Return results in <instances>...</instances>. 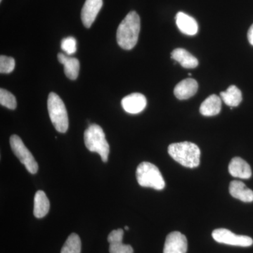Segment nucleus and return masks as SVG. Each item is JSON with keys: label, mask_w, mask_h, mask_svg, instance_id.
Returning <instances> with one entry per match:
<instances>
[{"label": "nucleus", "mask_w": 253, "mask_h": 253, "mask_svg": "<svg viewBox=\"0 0 253 253\" xmlns=\"http://www.w3.org/2000/svg\"><path fill=\"white\" fill-rule=\"evenodd\" d=\"M15 68V60L10 56H0V73H10L14 71Z\"/></svg>", "instance_id": "nucleus-24"}, {"label": "nucleus", "mask_w": 253, "mask_h": 253, "mask_svg": "<svg viewBox=\"0 0 253 253\" xmlns=\"http://www.w3.org/2000/svg\"><path fill=\"white\" fill-rule=\"evenodd\" d=\"M81 240L78 234L73 233L68 236L67 240L61 249V253H81Z\"/></svg>", "instance_id": "nucleus-21"}, {"label": "nucleus", "mask_w": 253, "mask_h": 253, "mask_svg": "<svg viewBox=\"0 0 253 253\" xmlns=\"http://www.w3.org/2000/svg\"><path fill=\"white\" fill-rule=\"evenodd\" d=\"M124 231L122 229H116L110 233L108 236L110 253H134L130 245L123 244Z\"/></svg>", "instance_id": "nucleus-11"}, {"label": "nucleus", "mask_w": 253, "mask_h": 253, "mask_svg": "<svg viewBox=\"0 0 253 253\" xmlns=\"http://www.w3.org/2000/svg\"><path fill=\"white\" fill-rule=\"evenodd\" d=\"M248 39L250 44L253 46V24L249 28V32H248Z\"/></svg>", "instance_id": "nucleus-25"}, {"label": "nucleus", "mask_w": 253, "mask_h": 253, "mask_svg": "<svg viewBox=\"0 0 253 253\" xmlns=\"http://www.w3.org/2000/svg\"><path fill=\"white\" fill-rule=\"evenodd\" d=\"M221 109V99L217 95L212 94L205 100L200 107V113L204 116L219 114Z\"/></svg>", "instance_id": "nucleus-18"}, {"label": "nucleus", "mask_w": 253, "mask_h": 253, "mask_svg": "<svg viewBox=\"0 0 253 253\" xmlns=\"http://www.w3.org/2000/svg\"><path fill=\"white\" fill-rule=\"evenodd\" d=\"M140 18L136 11H130L118 26V44L123 49L130 50L135 46L140 32Z\"/></svg>", "instance_id": "nucleus-1"}, {"label": "nucleus", "mask_w": 253, "mask_h": 253, "mask_svg": "<svg viewBox=\"0 0 253 253\" xmlns=\"http://www.w3.org/2000/svg\"><path fill=\"white\" fill-rule=\"evenodd\" d=\"M61 48L68 56L74 54L77 51V41L73 37H68L61 41Z\"/></svg>", "instance_id": "nucleus-23"}, {"label": "nucleus", "mask_w": 253, "mask_h": 253, "mask_svg": "<svg viewBox=\"0 0 253 253\" xmlns=\"http://www.w3.org/2000/svg\"><path fill=\"white\" fill-rule=\"evenodd\" d=\"M125 229H126V230H129V227L126 226V227H125Z\"/></svg>", "instance_id": "nucleus-26"}, {"label": "nucleus", "mask_w": 253, "mask_h": 253, "mask_svg": "<svg viewBox=\"0 0 253 253\" xmlns=\"http://www.w3.org/2000/svg\"><path fill=\"white\" fill-rule=\"evenodd\" d=\"M103 6V0H86L81 11V19L86 28L91 27Z\"/></svg>", "instance_id": "nucleus-10"}, {"label": "nucleus", "mask_w": 253, "mask_h": 253, "mask_svg": "<svg viewBox=\"0 0 253 253\" xmlns=\"http://www.w3.org/2000/svg\"><path fill=\"white\" fill-rule=\"evenodd\" d=\"M199 84L193 78H186L176 84L174 94L179 100H185L192 97L197 92Z\"/></svg>", "instance_id": "nucleus-12"}, {"label": "nucleus", "mask_w": 253, "mask_h": 253, "mask_svg": "<svg viewBox=\"0 0 253 253\" xmlns=\"http://www.w3.org/2000/svg\"><path fill=\"white\" fill-rule=\"evenodd\" d=\"M0 104L11 110L16 109L17 103L14 95L4 89H0Z\"/></svg>", "instance_id": "nucleus-22"}, {"label": "nucleus", "mask_w": 253, "mask_h": 253, "mask_svg": "<svg viewBox=\"0 0 253 253\" xmlns=\"http://www.w3.org/2000/svg\"><path fill=\"white\" fill-rule=\"evenodd\" d=\"M171 58L185 68H195L199 65V61L194 56L181 48L173 50Z\"/></svg>", "instance_id": "nucleus-17"}, {"label": "nucleus", "mask_w": 253, "mask_h": 253, "mask_svg": "<svg viewBox=\"0 0 253 253\" xmlns=\"http://www.w3.org/2000/svg\"><path fill=\"white\" fill-rule=\"evenodd\" d=\"M221 99L227 106L236 107L242 101V93L235 85H231L226 91L220 93Z\"/></svg>", "instance_id": "nucleus-20"}, {"label": "nucleus", "mask_w": 253, "mask_h": 253, "mask_svg": "<svg viewBox=\"0 0 253 253\" xmlns=\"http://www.w3.org/2000/svg\"><path fill=\"white\" fill-rule=\"evenodd\" d=\"M86 148L91 152L97 153L103 162H107L110 153V146L106 141L102 128L96 124L90 125L84 134Z\"/></svg>", "instance_id": "nucleus-3"}, {"label": "nucleus", "mask_w": 253, "mask_h": 253, "mask_svg": "<svg viewBox=\"0 0 253 253\" xmlns=\"http://www.w3.org/2000/svg\"><path fill=\"white\" fill-rule=\"evenodd\" d=\"M58 60L64 66L66 76L72 81L77 79L80 71V62L78 59L59 53L58 54Z\"/></svg>", "instance_id": "nucleus-16"}, {"label": "nucleus", "mask_w": 253, "mask_h": 253, "mask_svg": "<svg viewBox=\"0 0 253 253\" xmlns=\"http://www.w3.org/2000/svg\"><path fill=\"white\" fill-rule=\"evenodd\" d=\"M212 236L214 241L219 244L241 247H249L253 244V240L249 236L236 235L226 229H215L213 231Z\"/></svg>", "instance_id": "nucleus-7"}, {"label": "nucleus", "mask_w": 253, "mask_h": 253, "mask_svg": "<svg viewBox=\"0 0 253 253\" xmlns=\"http://www.w3.org/2000/svg\"><path fill=\"white\" fill-rule=\"evenodd\" d=\"M229 193L232 197L239 199L244 203L253 201V191L249 189L244 182L241 181H231L229 185Z\"/></svg>", "instance_id": "nucleus-15"}, {"label": "nucleus", "mask_w": 253, "mask_h": 253, "mask_svg": "<svg viewBox=\"0 0 253 253\" xmlns=\"http://www.w3.org/2000/svg\"><path fill=\"white\" fill-rule=\"evenodd\" d=\"M47 109L50 119L55 129L61 133H65L68 129V116L66 106L56 93H50L48 96Z\"/></svg>", "instance_id": "nucleus-4"}, {"label": "nucleus", "mask_w": 253, "mask_h": 253, "mask_svg": "<svg viewBox=\"0 0 253 253\" xmlns=\"http://www.w3.org/2000/svg\"><path fill=\"white\" fill-rule=\"evenodd\" d=\"M121 104L126 113L137 114L144 111L147 101L144 95L140 93H133L123 98Z\"/></svg>", "instance_id": "nucleus-9"}, {"label": "nucleus", "mask_w": 253, "mask_h": 253, "mask_svg": "<svg viewBox=\"0 0 253 253\" xmlns=\"http://www.w3.org/2000/svg\"><path fill=\"white\" fill-rule=\"evenodd\" d=\"M49 201L45 193L43 191H37L35 195L34 209L33 214L37 218H42L49 211Z\"/></svg>", "instance_id": "nucleus-19"}, {"label": "nucleus", "mask_w": 253, "mask_h": 253, "mask_svg": "<svg viewBox=\"0 0 253 253\" xmlns=\"http://www.w3.org/2000/svg\"><path fill=\"white\" fill-rule=\"evenodd\" d=\"M187 249L186 236L179 231H173L166 237L163 253H186Z\"/></svg>", "instance_id": "nucleus-8"}, {"label": "nucleus", "mask_w": 253, "mask_h": 253, "mask_svg": "<svg viewBox=\"0 0 253 253\" xmlns=\"http://www.w3.org/2000/svg\"><path fill=\"white\" fill-rule=\"evenodd\" d=\"M229 172L234 177L248 179L252 176V169L249 163L241 158L235 157L229 165Z\"/></svg>", "instance_id": "nucleus-13"}, {"label": "nucleus", "mask_w": 253, "mask_h": 253, "mask_svg": "<svg viewBox=\"0 0 253 253\" xmlns=\"http://www.w3.org/2000/svg\"><path fill=\"white\" fill-rule=\"evenodd\" d=\"M168 154L184 167L194 168L199 166L201 150L194 143L184 141L170 144L168 147Z\"/></svg>", "instance_id": "nucleus-2"}, {"label": "nucleus", "mask_w": 253, "mask_h": 253, "mask_svg": "<svg viewBox=\"0 0 253 253\" xmlns=\"http://www.w3.org/2000/svg\"><path fill=\"white\" fill-rule=\"evenodd\" d=\"M136 179L142 187L153 188L163 190L166 182L157 166L149 162H143L139 165L136 172Z\"/></svg>", "instance_id": "nucleus-5"}, {"label": "nucleus", "mask_w": 253, "mask_h": 253, "mask_svg": "<svg viewBox=\"0 0 253 253\" xmlns=\"http://www.w3.org/2000/svg\"><path fill=\"white\" fill-rule=\"evenodd\" d=\"M10 145L15 156L24 165L27 170L31 174H36L38 171V164L27 149L19 136L14 134L10 137Z\"/></svg>", "instance_id": "nucleus-6"}, {"label": "nucleus", "mask_w": 253, "mask_h": 253, "mask_svg": "<svg viewBox=\"0 0 253 253\" xmlns=\"http://www.w3.org/2000/svg\"><path fill=\"white\" fill-rule=\"evenodd\" d=\"M176 23L181 33L187 36H194L199 31V25L196 20L184 12L176 15Z\"/></svg>", "instance_id": "nucleus-14"}, {"label": "nucleus", "mask_w": 253, "mask_h": 253, "mask_svg": "<svg viewBox=\"0 0 253 253\" xmlns=\"http://www.w3.org/2000/svg\"><path fill=\"white\" fill-rule=\"evenodd\" d=\"M2 1V0H0V1Z\"/></svg>", "instance_id": "nucleus-27"}]
</instances>
